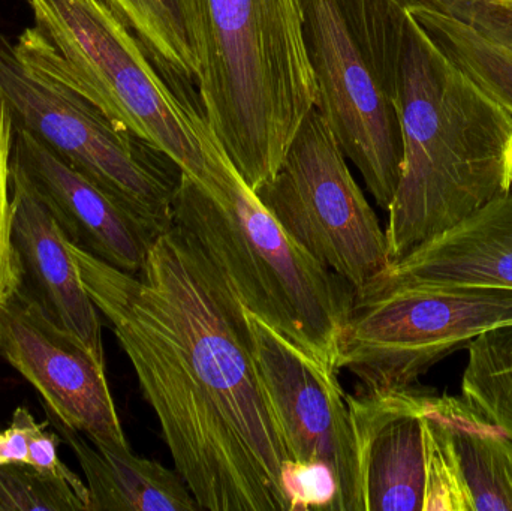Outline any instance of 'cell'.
<instances>
[{"label":"cell","instance_id":"1","mask_svg":"<svg viewBox=\"0 0 512 511\" xmlns=\"http://www.w3.org/2000/svg\"><path fill=\"white\" fill-rule=\"evenodd\" d=\"M71 252L200 510H304L245 306L200 243L173 224L135 275L72 242Z\"/></svg>","mask_w":512,"mask_h":511},{"label":"cell","instance_id":"2","mask_svg":"<svg viewBox=\"0 0 512 511\" xmlns=\"http://www.w3.org/2000/svg\"><path fill=\"white\" fill-rule=\"evenodd\" d=\"M406 17L397 101L402 173L385 230L390 263L512 191V114L408 9Z\"/></svg>","mask_w":512,"mask_h":511},{"label":"cell","instance_id":"3","mask_svg":"<svg viewBox=\"0 0 512 511\" xmlns=\"http://www.w3.org/2000/svg\"><path fill=\"white\" fill-rule=\"evenodd\" d=\"M198 128L206 173L195 180L182 171L173 224L200 243L249 312L337 372L354 287L283 231L237 173L203 113Z\"/></svg>","mask_w":512,"mask_h":511},{"label":"cell","instance_id":"4","mask_svg":"<svg viewBox=\"0 0 512 511\" xmlns=\"http://www.w3.org/2000/svg\"><path fill=\"white\" fill-rule=\"evenodd\" d=\"M197 86L216 140L256 191L315 108L303 0H203Z\"/></svg>","mask_w":512,"mask_h":511},{"label":"cell","instance_id":"5","mask_svg":"<svg viewBox=\"0 0 512 511\" xmlns=\"http://www.w3.org/2000/svg\"><path fill=\"white\" fill-rule=\"evenodd\" d=\"M35 26L12 53L66 84L120 128L170 156L201 180L206 153L195 104L156 65L137 33L108 0H27Z\"/></svg>","mask_w":512,"mask_h":511},{"label":"cell","instance_id":"6","mask_svg":"<svg viewBox=\"0 0 512 511\" xmlns=\"http://www.w3.org/2000/svg\"><path fill=\"white\" fill-rule=\"evenodd\" d=\"M512 324V290L370 279L355 290L337 353V372L360 392L414 387L481 333Z\"/></svg>","mask_w":512,"mask_h":511},{"label":"cell","instance_id":"7","mask_svg":"<svg viewBox=\"0 0 512 511\" xmlns=\"http://www.w3.org/2000/svg\"><path fill=\"white\" fill-rule=\"evenodd\" d=\"M0 90L14 122L161 233L173 225L182 170L66 84L21 63L0 36Z\"/></svg>","mask_w":512,"mask_h":511},{"label":"cell","instance_id":"8","mask_svg":"<svg viewBox=\"0 0 512 511\" xmlns=\"http://www.w3.org/2000/svg\"><path fill=\"white\" fill-rule=\"evenodd\" d=\"M255 194L297 245L354 290L390 264L387 234L316 108Z\"/></svg>","mask_w":512,"mask_h":511},{"label":"cell","instance_id":"9","mask_svg":"<svg viewBox=\"0 0 512 511\" xmlns=\"http://www.w3.org/2000/svg\"><path fill=\"white\" fill-rule=\"evenodd\" d=\"M315 108L385 212L399 185L403 141L400 68L379 63L357 38L339 0H303Z\"/></svg>","mask_w":512,"mask_h":511},{"label":"cell","instance_id":"10","mask_svg":"<svg viewBox=\"0 0 512 511\" xmlns=\"http://www.w3.org/2000/svg\"><path fill=\"white\" fill-rule=\"evenodd\" d=\"M245 311L259 383L292 464L330 483L328 510L363 511L354 431L339 372Z\"/></svg>","mask_w":512,"mask_h":511},{"label":"cell","instance_id":"11","mask_svg":"<svg viewBox=\"0 0 512 511\" xmlns=\"http://www.w3.org/2000/svg\"><path fill=\"white\" fill-rule=\"evenodd\" d=\"M0 357L35 387L42 405L63 425L95 443L129 447L105 362L60 327L21 285L0 303Z\"/></svg>","mask_w":512,"mask_h":511},{"label":"cell","instance_id":"12","mask_svg":"<svg viewBox=\"0 0 512 511\" xmlns=\"http://www.w3.org/2000/svg\"><path fill=\"white\" fill-rule=\"evenodd\" d=\"M15 123V122H14ZM12 162L23 170L65 236L105 263L138 273L161 231L63 161L23 126H14Z\"/></svg>","mask_w":512,"mask_h":511},{"label":"cell","instance_id":"13","mask_svg":"<svg viewBox=\"0 0 512 511\" xmlns=\"http://www.w3.org/2000/svg\"><path fill=\"white\" fill-rule=\"evenodd\" d=\"M430 393L414 387L346 395L363 511H423V420Z\"/></svg>","mask_w":512,"mask_h":511},{"label":"cell","instance_id":"14","mask_svg":"<svg viewBox=\"0 0 512 511\" xmlns=\"http://www.w3.org/2000/svg\"><path fill=\"white\" fill-rule=\"evenodd\" d=\"M12 243L21 287L96 359L105 362L99 309L84 288L71 242L26 174L12 162Z\"/></svg>","mask_w":512,"mask_h":511},{"label":"cell","instance_id":"15","mask_svg":"<svg viewBox=\"0 0 512 511\" xmlns=\"http://www.w3.org/2000/svg\"><path fill=\"white\" fill-rule=\"evenodd\" d=\"M376 276L512 290V191L391 261Z\"/></svg>","mask_w":512,"mask_h":511},{"label":"cell","instance_id":"16","mask_svg":"<svg viewBox=\"0 0 512 511\" xmlns=\"http://www.w3.org/2000/svg\"><path fill=\"white\" fill-rule=\"evenodd\" d=\"M42 408L83 468L90 494L89 511L200 510L176 470L132 455L131 447L90 441L86 435L59 422L47 407Z\"/></svg>","mask_w":512,"mask_h":511},{"label":"cell","instance_id":"17","mask_svg":"<svg viewBox=\"0 0 512 511\" xmlns=\"http://www.w3.org/2000/svg\"><path fill=\"white\" fill-rule=\"evenodd\" d=\"M406 9L454 65L512 114V12L486 2L465 20L427 6Z\"/></svg>","mask_w":512,"mask_h":511},{"label":"cell","instance_id":"18","mask_svg":"<svg viewBox=\"0 0 512 511\" xmlns=\"http://www.w3.org/2000/svg\"><path fill=\"white\" fill-rule=\"evenodd\" d=\"M456 447L472 511H512V438L454 396L433 395Z\"/></svg>","mask_w":512,"mask_h":511},{"label":"cell","instance_id":"19","mask_svg":"<svg viewBox=\"0 0 512 511\" xmlns=\"http://www.w3.org/2000/svg\"><path fill=\"white\" fill-rule=\"evenodd\" d=\"M468 353L462 398L512 438V324L481 333Z\"/></svg>","mask_w":512,"mask_h":511},{"label":"cell","instance_id":"20","mask_svg":"<svg viewBox=\"0 0 512 511\" xmlns=\"http://www.w3.org/2000/svg\"><path fill=\"white\" fill-rule=\"evenodd\" d=\"M426 497L423 511H472L456 447L429 396L423 420Z\"/></svg>","mask_w":512,"mask_h":511},{"label":"cell","instance_id":"21","mask_svg":"<svg viewBox=\"0 0 512 511\" xmlns=\"http://www.w3.org/2000/svg\"><path fill=\"white\" fill-rule=\"evenodd\" d=\"M137 33L156 65L179 81H197L198 68L177 35L162 0H108Z\"/></svg>","mask_w":512,"mask_h":511},{"label":"cell","instance_id":"22","mask_svg":"<svg viewBox=\"0 0 512 511\" xmlns=\"http://www.w3.org/2000/svg\"><path fill=\"white\" fill-rule=\"evenodd\" d=\"M89 489L42 476L27 467L0 465V511H89Z\"/></svg>","mask_w":512,"mask_h":511},{"label":"cell","instance_id":"23","mask_svg":"<svg viewBox=\"0 0 512 511\" xmlns=\"http://www.w3.org/2000/svg\"><path fill=\"white\" fill-rule=\"evenodd\" d=\"M14 116L0 90V303L8 299L21 282L20 263L12 243V147Z\"/></svg>","mask_w":512,"mask_h":511},{"label":"cell","instance_id":"24","mask_svg":"<svg viewBox=\"0 0 512 511\" xmlns=\"http://www.w3.org/2000/svg\"><path fill=\"white\" fill-rule=\"evenodd\" d=\"M170 12L180 41L185 45L189 56L200 71V47L203 39L204 2L203 0H162ZM198 77V75H197Z\"/></svg>","mask_w":512,"mask_h":511},{"label":"cell","instance_id":"25","mask_svg":"<svg viewBox=\"0 0 512 511\" xmlns=\"http://www.w3.org/2000/svg\"><path fill=\"white\" fill-rule=\"evenodd\" d=\"M396 2L405 8L406 6H427V8L468 20L472 12L487 0H396Z\"/></svg>","mask_w":512,"mask_h":511},{"label":"cell","instance_id":"26","mask_svg":"<svg viewBox=\"0 0 512 511\" xmlns=\"http://www.w3.org/2000/svg\"><path fill=\"white\" fill-rule=\"evenodd\" d=\"M487 3L502 11L512 12V0H487Z\"/></svg>","mask_w":512,"mask_h":511}]
</instances>
